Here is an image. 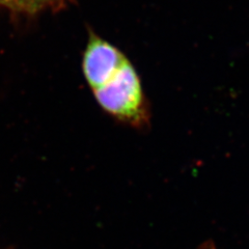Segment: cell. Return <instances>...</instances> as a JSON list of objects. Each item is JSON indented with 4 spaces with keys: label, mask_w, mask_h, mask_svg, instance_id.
I'll use <instances>...</instances> for the list:
<instances>
[{
    "label": "cell",
    "mask_w": 249,
    "mask_h": 249,
    "mask_svg": "<svg viewBox=\"0 0 249 249\" xmlns=\"http://www.w3.org/2000/svg\"><path fill=\"white\" fill-rule=\"evenodd\" d=\"M100 106L123 122L142 126L149 122V108L135 69L127 61L110 80L93 89Z\"/></svg>",
    "instance_id": "obj_1"
},
{
    "label": "cell",
    "mask_w": 249,
    "mask_h": 249,
    "mask_svg": "<svg viewBox=\"0 0 249 249\" xmlns=\"http://www.w3.org/2000/svg\"><path fill=\"white\" fill-rule=\"evenodd\" d=\"M199 249H215V246L212 242H206Z\"/></svg>",
    "instance_id": "obj_5"
},
{
    "label": "cell",
    "mask_w": 249,
    "mask_h": 249,
    "mask_svg": "<svg viewBox=\"0 0 249 249\" xmlns=\"http://www.w3.org/2000/svg\"><path fill=\"white\" fill-rule=\"evenodd\" d=\"M0 4L9 6V7H11V9H15L16 0H0Z\"/></svg>",
    "instance_id": "obj_4"
},
{
    "label": "cell",
    "mask_w": 249,
    "mask_h": 249,
    "mask_svg": "<svg viewBox=\"0 0 249 249\" xmlns=\"http://www.w3.org/2000/svg\"><path fill=\"white\" fill-rule=\"evenodd\" d=\"M62 0H16L15 9L27 13H36L52 5L59 3Z\"/></svg>",
    "instance_id": "obj_3"
},
{
    "label": "cell",
    "mask_w": 249,
    "mask_h": 249,
    "mask_svg": "<svg viewBox=\"0 0 249 249\" xmlns=\"http://www.w3.org/2000/svg\"><path fill=\"white\" fill-rule=\"evenodd\" d=\"M127 61L116 47L96 36H90L83 55L84 76L93 90L110 80Z\"/></svg>",
    "instance_id": "obj_2"
}]
</instances>
